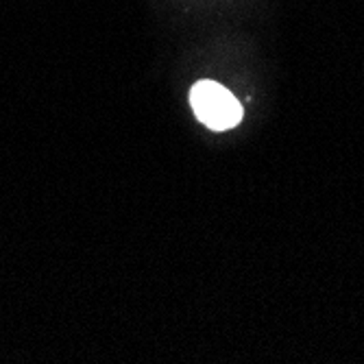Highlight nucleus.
Listing matches in <instances>:
<instances>
[{"instance_id": "f257e3e1", "label": "nucleus", "mask_w": 364, "mask_h": 364, "mask_svg": "<svg viewBox=\"0 0 364 364\" xmlns=\"http://www.w3.org/2000/svg\"><path fill=\"white\" fill-rule=\"evenodd\" d=\"M190 103L196 118L214 131H227L242 120V107L234 94L214 81H198L190 90Z\"/></svg>"}]
</instances>
